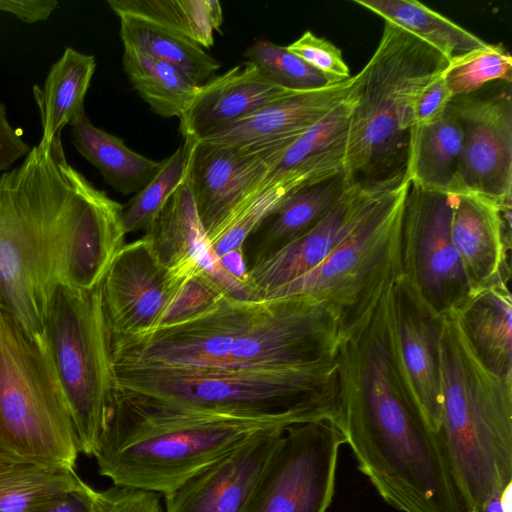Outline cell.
Wrapping results in <instances>:
<instances>
[{"mask_svg": "<svg viewBox=\"0 0 512 512\" xmlns=\"http://www.w3.org/2000/svg\"><path fill=\"white\" fill-rule=\"evenodd\" d=\"M286 47L334 83L351 77L341 50L330 41L316 36L311 31L304 32L297 40Z\"/></svg>", "mask_w": 512, "mask_h": 512, "instance_id": "f35d334b", "label": "cell"}, {"mask_svg": "<svg viewBox=\"0 0 512 512\" xmlns=\"http://www.w3.org/2000/svg\"><path fill=\"white\" fill-rule=\"evenodd\" d=\"M123 205L80 172L64 206L56 246L58 284L90 290L125 245Z\"/></svg>", "mask_w": 512, "mask_h": 512, "instance_id": "9a60e30c", "label": "cell"}, {"mask_svg": "<svg viewBox=\"0 0 512 512\" xmlns=\"http://www.w3.org/2000/svg\"><path fill=\"white\" fill-rule=\"evenodd\" d=\"M509 277L472 294L456 312L463 332L479 360L512 383V298Z\"/></svg>", "mask_w": 512, "mask_h": 512, "instance_id": "d4e9b609", "label": "cell"}, {"mask_svg": "<svg viewBox=\"0 0 512 512\" xmlns=\"http://www.w3.org/2000/svg\"><path fill=\"white\" fill-rule=\"evenodd\" d=\"M462 149V127L449 107L438 120L412 126L409 131L406 180L423 190L456 193Z\"/></svg>", "mask_w": 512, "mask_h": 512, "instance_id": "484cf974", "label": "cell"}, {"mask_svg": "<svg viewBox=\"0 0 512 512\" xmlns=\"http://www.w3.org/2000/svg\"><path fill=\"white\" fill-rule=\"evenodd\" d=\"M356 83L354 75L325 87L293 92L219 128L201 140L238 146L295 142L345 100Z\"/></svg>", "mask_w": 512, "mask_h": 512, "instance_id": "603a6c76", "label": "cell"}, {"mask_svg": "<svg viewBox=\"0 0 512 512\" xmlns=\"http://www.w3.org/2000/svg\"><path fill=\"white\" fill-rule=\"evenodd\" d=\"M294 421L196 408L115 388L93 457L113 486L165 495L255 434Z\"/></svg>", "mask_w": 512, "mask_h": 512, "instance_id": "3957f363", "label": "cell"}, {"mask_svg": "<svg viewBox=\"0 0 512 512\" xmlns=\"http://www.w3.org/2000/svg\"><path fill=\"white\" fill-rule=\"evenodd\" d=\"M57 5L55 0H0V11L31 24L48 19Z\"/></svg>", "mask_w": 512, "mask_h": 512, "instance_id": "ee69618b", "label": "cell"}, {"mask_svg": "<svg viewBox=\"0 0 512 512\" xmlns=\"http://www.w3.org/2000/svg\"><path fill=\"white\" fill-rule=\"evenodd\" d=\"M44 343L73 419L79 451L93 456L115 392L100 284L90 290L56 286Z\"/></svg>", "mask_w": 512, "mask_h": 512, "instance_id": "9c48e42d", "label": "cell"}, {"mask_svg": "<svg viewBox=\"0 0 512 512\" xmlns=\"http://www.w3.org/2000/svg\"><path fill=\"white\" fill-rule=\"evenodd\" d=\"M0 453L72 469L80 453L44 341L1 309Z\"/></svg>", "mask_w": 512, "mask_h": 512, "instance_id": "ba28073f", "label": "cell"}, {"mask_svg": "<svg viewBox=\"0 0 512 512\" xmlns=\"http://www.w3.org/2000/svg\"><path fill=\"white\" fill-rule=\"evenodd\" d=\"M191 142L184 140L169 157L161 161L154 176L125 204L122 223L127 233L146 230L154 217L187 174Z\"/></svg>", "mask_w": 512, "mask_h": 512, "instance_id": "d590c367", "label": "cell"}, {"mask_svg": "<svg viewBox=\"0 0 512 512\" xmlns=\"http://www.w3.org/2000/svg\"><path fill=\"white\" fill-rule=\"evenodd\" d=\"M448 107L463 131L456 193H475L501 204L511 202V82L498 81L489 91L453 97Z\"/></svg>", "mask_w": 512, "mask_h": 512, "instance_id": "5bb4252c", "label": "cell"}, {"mask_svg": "<svg viewBox=\"0 0 512 512\" xmlns=\"http://www.w3.org/2000/svg\"><path fill=\"white\" fill-rule=\"evenodd\" d=\"M188 141L191 149L186 181L208 236L259 187L294 143L238 146L206 140Z\"/></svg>", "mask_w": 512, "mask_h": 512, "instance_id": "e0dca14e", "label": "cell"}, {"mask_svg": "<svg viewBox=\"0 0 512 512\" xmlns=\"http://www.w3.org/2000/svg\"><path fill=\"white\" fill-rule=\"evenodd\" d=\"M442 76L452 97L469 95L490 82H511L512 57L503 45L486 42L449 59Z\"/></svg>", "mask_w": 512, "mask_h": 512, "instance_id": "8d00e7d4", "label": "cell"}, {"mask_svg": "<svg viewBox=\"0 0 512 512\" xmlns=\"http://www.w3.org/2000/svg\"><path fill=\"white\" fill-rule=\"evenodd\" d=\"M447 63L436 49L385 21L375 52L356 74L357 101L343 165L348 185L389 190L407 181L412 104Z\"/></svg>", "mask_w": 512, "mask_h": 512, "instance_id": "8992f818", "label": "cell"}, {"mask_svg": "<svg viewBox=\"0 0 512 512\" xmlns=\"http://www.w3.org/2000/svg\"><path fill=\"white\" fill-rule=\"evenodd\" d=\"M511 202L450 194V233L471 294L509 277Z\"/></svg>", "mask_w": 512, "mask_h": 512, "instance_id": "ffe728a7", "label": "cell"}, {"mask_svg": "<svg viewBox=\"0 0 512 512\" xmlns=\"http://www.w3.org/2000/svg\"><path fill=\"white\" fill-rule=\"evenodd\" d=\"M469 512H512V484L495 492Z\"/></svg>", "mask_w": 512, "mask_h": 512, "instance_id": "f6af8a7d", "label": "cell"}, {"mask_svg": "<svg viewBox=\"0 0 512 512\" xmlns=\"http://www.w3.org/2000/svg\"><path fill=\"white\" fill-rule=\"evenodd\" d=\"M452 98L441 73L427 83L415 97L411 108L412 126L438 120L447 111Z\"/></svg>", "mask_w": 512, "mask_h": 512, "instance_id": "ab89813d", "label": "cell"}, {"mask_svg": "<svg viewBox=\"0 0 512 512\" xmlns=\"http://www.w3.org/2000/svg\"><path fill=\"white\" fill-rule=\"evenodd\" d=\"M143 238L168 269L196 268L214 281L228 297L256 299L250 283L231 275L213 250L186 178L154 217Z\"/></svg>", "mask_w": 512, "mask_h": 512, "instance_id": "44dd1931", "label": "cell"}, {"mask_svg": "<svg viewBox=\"0 0 512 512\" xmlns=\"http://www.w3.org/2000/svg\"><path fill=\"white\" fill-rule=\"evenodd\" d=\"M95 68L93 55L66 47L51 66L43 86H34L33 96L42 124L41 144L51 145L61 138L66 125L72 126L86 115L84 100Z\"/></svg>", "mask_w": 512, "mask_h": 512, "instance_id": "4316f807", "label": "cell"}, {"mask_svg": "<svg viewBox=\"0 0 512 512\" xmlns=\"http://www.w3.org/2000/svg\"><path fill=\"white\" fill-rule=\"evenodd\" d=\"M70 127L71 141L78 153L123 195L136 194L161 165V161L131 150L119 137L93 125L87 115Z\"/></svg>", "mask_w": 512, "mask_h": 512, "instance_id": "f546056e", "label": "cell"}, {"mask_svg": "<svg viewBox=\"0 0 512 512\" xmlns=\"http://www.w3.org/2000/svg\"><path fill=\"white\" fill-rule=\"evenodd\" d=\"M400 277L435 317L472 295L450 233V194L409 186L402 213Z\"/></svg>", "mask_w": 512, "mask_h": 512, "instance_id": "8fae6325", "label": "cell"}, {"mask_svg": "<svg viewBox=\"0 0 512 512\" xmlns=\"http://www.w3.org/2000/svg\"><path fill=\"white\" fill-rule=\"evenodd\" d=\"M76 172L58 138L49 146L39 142L0 174V309L42 341L58 285L61 215Z\"/></svg>", "mask_w": 512, "mask_h": 512, "instance_id": "277c9868", "label": "cell"}, {"mask_svg": "<svg viewBox=\"0 0 512 512\" xmlns=\"http://www.w3.org/2000/svg\"><path fill=\"white\" fill-rule=\"evenodd\" d=\"M440 441L471 511L512 484V383L479 360L457 313L441 318Z\"/></svg>", "mask_w": 512, "mask_h": 512, "instance_id": "5b68a950", "label": "cell"}, {"mask_svg": "<svg viewBox=\"0 0 512 512\" xmlns=\"http://www.w3.org/2000/svg\"><path fill=\"white\" fill-rule=\"evenodd\" d=\"M320 180L323 179L302 171L267 174L259 187L208 236L215 253L220 258L229 252L243 250L250 234L285 199L298 189Z\"/></svg>", "mask_w": 512, "mask_h": 512, "instance_id": "1f68e13d", "label": "cell"}, {"mask_svg": "<svg viewBox=\"0 0 512 512\" xmlns=\"http://www.w3.org/2000/svg\"><path fill=\"white\" fill-rule=\"evenodd\" d=\"M390 362L408 399L438 434L442 415L441 318L432 315L399 276L383 298Z\"/></svg>", "mask_w": 512, "mask_h": 512, "instance_id": "4fadbf2b", "label": "cell"}, {"mask_svg": "<svg viewBox=\"0 0 512 512\" xmlns=\"http://www.w3.org/2000/svg\"><path fill=\"white\" fill-rule=\"evenodd\" d=\"M109 503L108 489L98 491L84 484L65 495L47 512H107Z\"/></svg>", "mask_w": 512, "mask_h": 512, "instance_id": "b9f144b4", "label": "cell"}, {"mask_svg": "<svg viewBox=\"0 0 512 512\" xmlns=\"http://www.w3.org/2000/svg\"><path fill=\"white\" fill-rule=\"evenodd\" d=\"M115 388L200 409L334 422L338 411L336 358L283 369L113 367Z\"/></svg>", "mask_w": 512, "mask_h": 512, "instance_id": "52a82bcc", "label": "cell"}, {"mask_svg": "<svg viewBox=\"0 0 512 512\" xmlns=\"http://www.w3.org/2000/svg\"><path fill=\"white\" fill-rule=\"evenodd\" d=\"M339 319L306 295L226 298L191 319L109 338L113 367L283 369L336 358Z\"/></svg>", "mask_w": 512, "mask_h": 512, "instance_id": "7a4b0ae2", "label": "cell"}, {"mask_svg": "<svg viewBox=\"0 0 512 512\" xmlns=\"http://www.w3.org/2000/svg\"><path fill=\"white\" fill-rule=\"evenodd\" d=\"M112 11L147 17L160 22L202 48L214 45L221 32L223 11L217 0H108Z\"/></svg>", "mask_w": 512, "mask_h": 512, "instance_id": "e575fe53", "label": "cell"}, {"mask_svg": "<svg viewBox=\"0 0 512 512\" xmlns=\"http://www.w3.org/2000/svg\"><path fill=\"white\" fill-rule=\"evenodd\" d=\"M356 101L357 83L345 100L285 151L268 174L302 171L324 179L343 172L351 116Z\"/></svg>", "mask_w": 512, "mask_h": 512, "instance_id": "83f0119b", "label": "cell"}, {"mask_svg": "<svg viewBox=\"0 0 512 512\" xmlns=\"http://www.w3.org/2000/svg\"><path fill=\"white\" fill-rule=\"evenodd\" d=\"M353 2L419 38L448 60L486 43L415 0H354Z\"/></svg>", "mask_w": 512, "mask_h": 512, "instance_id": "d6a6232c", "label": "cell"}, {"mask_svg": "<svg viewBox=\"0 0 512 512\" xmlns=\"http://www.w3.org/2000/svg\"><path fill=\"white\" fill-rule=\"evenodd\" d=\"M123 45H133L181 70L201 86L213 78L221 63L176 30L147 17L117 13Z\"/></svg>", "mask_w": 512, "mask_h": 512, "instance_id": "4dcf8cb0", "label": "cell"}, {"mask_svg": "<svg viewBox=\"0 0 512 512\" xmlns=\"http://www.w3.org/2000/svg\"><path fill=\"white\" fill-rule=\"evenodd\" d=\"M83 484L75 469L0 453V512H47Z\"/></svg>", "mask_w": 512, "mask_h": 512, "instance_id": "f1b7e54d", "label": "cell"}, {"mask_svg": "<svg viewBox=\"0 0 512 512\" xmlns=\"http://www.w3.org/2000/svg\"><path fill=\"white\" fill-rule=\"evenodd\" d=\"M386 191L347 185L321 221L248 269V280L257 299L318 266L362 223Z\"/></svg>", "mask_w": 512, "mask_h": 512, "instance_id": "d6986e66", "label": "cell"}, {"mask_svg": "<svg viewBox=\"0 0 512 512\" xmlns=\"http://www.w3.org/2000/svg\"><path fill=\"white\" fill-rule=\"evenodd\" d=\"M107 512H163L157 493L113 486Z\"/></svg>", "mask_w": 512, "mask_h": 512, "instance_id": "60d3db41", "label": "cell"}, {"mask_svg": "<svg viewBox=\"0 0 512 512\" xmlns=\"http://www.w3.org/2000/svg\"><path fill=\"white\" fill-rule=\"evenodd\" d=\"M122 64L133 88L162 117L180 118L200 86L177 67L133 45H123Z\"/></svg>", "mask_w": 512, "mask_h": 512, "instance_id": "836d02e7", "label": "cell"}, {"mask_svg": "<svg viewBox=\"0 0 512 512\" xmlns=\"http://www.w3.org/2000/svg\"><path fill=\"white\" fill-rule=\"evenodd\" d=\"M410 183L386 191L318 266L261 299L311 296L338 315L339 334L372 312L400 276L402 213Z\"/></svg>", "mask_w": 512, "mask_h": 512, "instance_id": "30bf717a", "label": "cell"}, {"mask_svg": "<svg viewBox=\"0 0 512 512\" xmlns=\"http://www.w3.org/2000/svg\"><path fill=\"white\" fill-rule=\"evenodd\" d=\"M192 276L165 267L143 237L125 244L100 283L109 336L135 335L160 327Z\"/></svg>", "mask_w": 512, "mask_h": 512, "instance_id": "2e32d148", "label": "cell"}, {"mask_svg": "<svg viewBox=\"0 0 512 512\" xmlns=\"http://www.w3.org/2000/svg\"><path fill=\"white\" fill-rule=\"evenodd\" d=\"M31 150L30 146L22 139L21 133L9 122L7 110L0 103V174L9 168L20 158L25 157Z\"/></svg>", "mask_w": 512, "mask_h": 512, "instance_id": "7bdbcfd3", "label": "cell"}, {"mask_svg": "<svg viewBox=\"0 0 512 512\" xmlns=\"http://www.w3.org/2000/svg\"><path fill=\"white\" fill-rule=\"evenodd\" d=\"M293 92L247 60L199 87L179 118V130L184 140H201Z\"/></svg>", "mask_w": 512, "mask_h": 512, "instance_id": "7402d4cb", "label": "cell"}, {"mask_svg": "<svg viewBox=\"0 0 512 512\" xmlns=\"http://www.w3.org/2000/svg\"><path fill=\"white\" fill-rule=\"evenodd\" d=\"M244 55L277 84L290 90L306 91L335 84L287 47L268 40H257L247 48Z\"/></svg>", "mask_w": 512, "mask_h": 512, "instance_id": "74e56055", "label": "cell"}, {"mask_svg": "<svg viewBox=\"0 0 512 512\" xmlns=\"http://www.w3.org/2000/svg\"><path fill=\"white\" fill-rule=\"evenodd\" d=\"M286 428L261 431L166 493L165 512H247Z\"/></svg>", "mask_w": 512, "mask_h": 512, "instance_id": "ac0fdd59", "label": "cell"}, {"mask_svg": "<svg viewBox=\"0 0 512 512\" xmlns=\"http://www.w3.org/2000/svg\"><path fill=\"white\" fill-rule=\"evenodd\" d=\"M347 185L340 172L308 184L285 199L244 242L247 268L315 226L338 202Z\"/></svg>", "mask_w": 512, "mask_h": 512, "instance_id": "cb8c5ba5", "label": "cell"}, {"mask_svg": "<svg viewBox=\"0 0 512 512\" xmlns=\"http://www.w3.org/2000/svg\"><path fill=\"white\" fill-rule=\"evenodd\" d=\"M344 438L332 420L287 427L247 512H327Z\"/></svg>", "mask_w": 512, "mask_h": 512, "instance_id": "7c38bea8", "label": "cell"}, {"mask_svg": "<svg viewBox=\"0 0 512 512\" xmlns=\"http://www.w3.org/2000/svg\"><path fill=\"white\" fill-rule=\"evenodd\" d=\"M383 298L339 335L334 423L358 469L398 511L468 512L439 435L408 401L394 374Z\"/></svg>", "mask_w": 512, "mask_h": 512, "instance_id": "6da1fadb", "label": "cell"}]
</instances>
